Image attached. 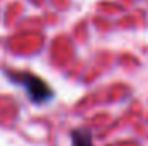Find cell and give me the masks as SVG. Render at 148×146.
Wrapping results in <instances>:
<instances>
[{"label":"cell","mask_w":148,"mask_h":146,"mask_svg":"<svg viewBox=\"0 0 148 146\" xmlns=\"http://www.w3.org/2000/svg\"><path fill=\"white\" fill-rule=\"evenodd\" d=\"M17 81L26 88L29 98H31L35 103L48 102V100L52 98V95H53L52 89H50V86H48L43 79H40L36 76H33V74H21V76L17 77Z\"/></svg>","instance_id":"1"},{"label":"cell","mask_w":148,"mask_h":146,"mask_svg":"<svg viewBox=\"0 0 148 146\" xmlns=\"http://www.w3.org/2000/svg\"><path fill=\"white\" fill-rule=\"evenodd\" d=\"M73 146H93L91 134L86 129H76L73 131Z\"/></svg>","instance_id":"2"}]
</instances>
